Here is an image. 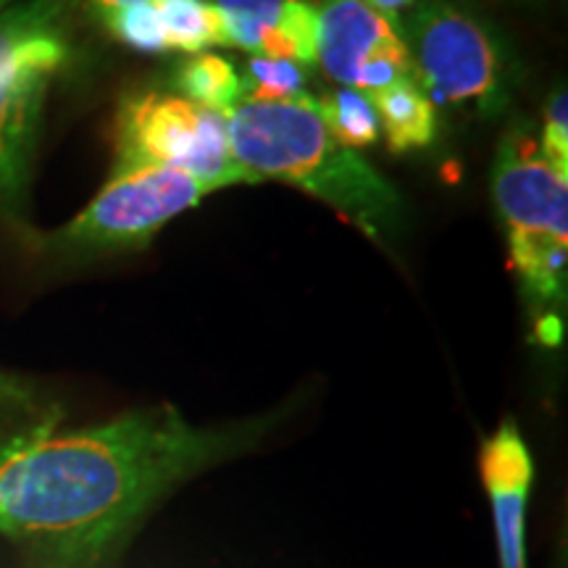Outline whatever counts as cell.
Listing matches in <instances>:
<instances>
[{"label":"cell","instance_id":"1","mask_svg":"<svg viewBox=\"0 0 568 568\" xmlns=\"http://www.w3.org/2000/svg\"><path fill=\"white\" fill-rule=\"evenodd\" d=\"M290 406L195 424L176 406L134 408L59 429V414L0 435V537L24 568H122L134 537L169 497L213 468L251 456Z\"/></svg>","mask_w":568,"mask_h":568},{"label":"cell","instance_id":"2","mask_svg":"<svg viewBox=\"0 0 568 568\" xmlns=\"http://www.w3.org/2000/svg\"><path fill=\"white\" fill-rule=\"evenodd\" d=\"M226 130L234 161L258 182L293 184L379 243L406 224L400 193L364 155L332 138L314 109V95L290 103H240L226 111Z\"/></svg>","mask_w":568,"mask_h":568},{"label":"cell","instance_id":"3","mask_svg":"<svg viewBox=\"0 0 568 568\" xmlns=\"http://www.w3.org/2000/svg\"><path fill=\"white\" fill-rule=\"evenodd\" d=\"M493 195L535 339L552 351L566 329L568 180L542 159L531 124L518 122L503 134L495 153Z\"/></svg>","mask_w":568,"mask_h":568},{"label":"cell","instance_id":"4","mask_svg":"<svg viewBox=\"0 0 568 568\" xmlns=\"http://www.w3.org/2000/svg\"><path fill=\"white\" fill-rule=\"evenodd\" d=\"M410 71L432 103L497 116L510 101L514 67L495 27L460 0H418L406 34Z\"/></svg>","mask_w":568,"mask_h":568},{"label":"cell","instance_id":"5","mask_svg":"<svg viewBox=\"0 0 568 568\" xmlns=\"http://www.w3.org/2000/svg\"><path fill=\"white\" fill-rule=\"evenodd\" d=\"M216 193L211 182L176 169H130L113 172L103 190L71 222L34 234L30 245L51 261H95L134 253L180 213Z\"/></svg>","mask_w":568,"mask_h":568},{"label":"cell","instance_id":"6","mask_svg":"<svg viewBox=\"0 0 568 568\" xmlns=\"http://www.w3.org/2000/svg\"><path fill=\"white\" fill-rule=\"evenodd\" d=\"M130 169H176L216 190L258 184L234 161L226 113L159 90L134 92L119 105L111 174Z\"/></svg>","mask_w":568,"mask_h":568},{"label":"cell","instance_id":"7","mask_svg":"<svg viewBox=\"0 0 568 568\" xmlns=\"http://www.w3.org/2000/svg\"><path fill=\"white\" fill-rule=\"evenodd\" d=\"M318 19L316 63L347 90L376 95L414 77L397 21L368 0H314Z\"/></svg>","mask_w":568,"mask_h":568},{"label":"cell","instance_id":"8","mask_svg":"<svg viewBox=\"0 0 568 568\" xmlns=\"http://www.w3.org/2000/svg\"><path fill=\"white\" fill-rule=\"evenodd\" d=\"M479 477L493 518L497 568H529L527 527L535 489V456L521 426L510 418L481 443Z\"/></svg>","mask_w":568,"mask_h":568},{"label":"cell","instance_id":"9","mask_svg":"<svg viewBox=\"0 0 568 568\" xmlns=\"http://www.w3.org/2000/svg\"><path fill=\"white\" fill-rule=\"evenodd\" d=\"M55 71L24 69L0 80V222L24 224L45 92Z\"/></svg>","mask_w":568,"mask_h":568},{"label":"cell","instance_id":"10","mask_svg":"<svg viewBox=\"0 0 568 568\" xmlns=\"http://www.w3.org/2000/svg\"><path fill=\"white\" fill-rule=\"evenodd\" d=\"M61 0H21L0 9V80L24 69L59 71L71 55Z\"/></svg>","mask_w":568,"mask_h":568},{"label":"cell","instance_id":"11","mask_svg":"<svg viewBox=\"0 0 568 568\" xmlns=\"http://www.w3.org/2000/svg\"><path fill=\"white\" fill-rule=\"evenodd\" d=\"M379 116V130H385L393 153H410L429 148L437 138V105L426 98L414 77L389 84L368 98Z\"/></svg>","mask_w":568,"mask_h":568},{"label":"cell","instance_id":"12","mask_svg":"<svg viewBox=\"0 0 568 568\" xmlns=\"http://www.w3.org/2000/svg\"><path fill=\"white\" fill-rule=\"evenodd\" d=\"M169 53L195 55L209 48H232L226 17L209 0H153Z\"/></svg>","mask_w":568,"mask_h":568},{"label":"cell","instance_id":"13","mask_svg":"<svg viewBox=\"0 0 568 568\" xmlns=\"http://www.w3.org/2000/svg\"><path fill=\"white\" fill-rule=\"evenodd\" d=\"M169 84H172L176 95L213 111L226 113L234 105L243 103V77H240V71L224 55L211 51L184 55L172 69Z\"/></svg>","mask_w":568,"mask_h":568},{"label":"cell","instance_id":"14","mask_svg":"<svg viewBox=\"0 0 568 568\" xmlns=\"http://www.w3.org/2000/svg\"><path fill=\"white\" fill-rule=\"evenodd\" d=\"M226 17L232 48H243L253 55H272L276 27L295 6L305 0H209Z\"/></svg>","mask_w":568,"mask_h":568},{"label":"cell","instance_id":"15","mask_svg":"<svg viewBox=\"0 0 568 568\" xmlns=\"http://www.w3.org/2000/svg\"><path fill=\"white\" fill-rule=\"evenodd\" d=\"M314 109L332 138L343 145L368 148L379 138V116H376L374 103L368 101L364 92L339 88L335 92H326L322 98H314Z\"/></svg>","mask_w":568,"mask_h":568},{"label":"cell","instance_id":"16","mask_svg":"<svg viewBox=\"0 0 568 568\" xmlns=\"http://www.w3.org/2000/svg\"><path fill=\"white\" fill-rule=\"evenodd\" d=\"M240 77H243V103H290L308 95L305 67L287 59L253 55Z\"/></svg>","mask_w":568,"mask_h":568},{"label":"cell","instance_id":"17","mask_svg":"<svg viewBox=\"0 0 568 568\" xmlns=\"http://www.w3.org/2000/svg\"><path fill=\"white\" fill-rule=\"evenodd\" d=\"M101 27L113 40L124 42L126 48H132V51L138 53H169L166 34H163L159 11H155L153 0H138V3H130L124 6V9L109 13Z\"/></svg>","mask_w":568,"mask_h":568},{"label":"cell","instance_id":"18","mask_svg":"<svg viewBox=\"0 0 568 568\" xmlns=\"http://www.w3.org/2000/svg\"><path fill=\"white\" fill-rule=\"evenodd\" d=\"M51 410L53 408L45 406L42 393L32 379L0 372V432L30 424L34 418L51 414Z\"/></svg>","mask_w":568,"mask_h":568},{"label":"cell","instance_id":"19","mask_svg":"<svg viewBox=\"0 0 568 568\" xmlns=\"http://www.w3.org/2000/svg\"><path fill=\"white\" fill-rule=\"evenodd\" d=\"M539 151H542V159L550 163L552 172L568 180V101L564 88L552 92L548 109H545Z\"/></svg>","mask_w":568,"mask_h":568},{"label":"cell","instance_id":"20","mask_svg":"<svg viewBox=\"0 0 568 568\" xmlns=\"http://www.w3.org/2000/svg\"><path fill=\"white\" fill-rule=\"evenodd\" d=\"M63 9H67L69 19H84V21H92V24L101 27L103 19L109 17V13L124 9V6L130 3H138V0H61Z\"/></svg>","mask_w":568,"mask_h":568},{"label":"cell","instance_id":"21","mask_svg":"<svg viewBox=\"0 0 568 568\" xmlns=\"http://www.w3.org/2000/svg\"><path fill=\"white\" fill-rule=\"evenodd\" d=\"M368 3H372L379 13H385L387 19L397 21V13H400L403 9H408L414 0H368Z\"/></svg>","mask_w":568,"mask_h":568},{"label":"cell","instance_id":"22","mask_svg":"<svg viewBox=\"0 0 568 568\" xmlns=\"http://www.w3.org/2000/svg\"><path fill=\"white\" fill-rule=\"evenodd\" d=\"M6 3H9V0H0V9H3V6H6Z\"/></svg>","mask_w":568,"mask_h":568}]
</instances>
